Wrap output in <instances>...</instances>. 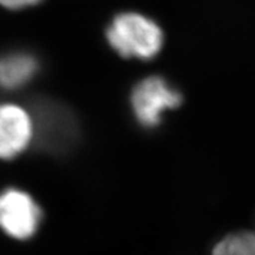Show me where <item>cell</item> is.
I'll return each mask as SVG.
<instances>
[{
    "label": "cell",
    "instance_id": "cell-1",
    "mask_svg": "<svg viewBox=\"0 0 255 255\" xmlns=\"http://www.w3.org/2000/svg\"><path fill=\"white\" fill-rule=\"evenodd\" d=\"M107 39L121 56L148 60L160 51L163 33L148 17L127 12L115 17L107 29Z\"/></svg>",
    "mask_w": 255,
    "mask_h": 255
},
{
    "label": "cell",
    "instance_id": "cell-2",
    "mask_svg": "<svg viewBox=\"0 0 255 255\" xmlns=\"http://www.w3.org/2000/svg\"><path fill=\"white\" fill-rule=\"evenodd\" d=\"M181 103V94L161 77H147L131 93V107L143 127L152 128L160 123L161 114Z\"/></svg>",
    "mask_w": 255,
    "mask_h": 255
},
{
    "label": "cell",
    "instance_id": "cell-3",
    "mask_svg": "<svg viewBox=\"0 0 255 255\" xmlns=\"http://www.w3.org/2000/svg\"><path fill=\"white\" fill-rule=\"evenodd\" d=\"M42 212L25 191L9 189L0 194V228L17 240L30 239L37 232Z\"/></svg>",
    "mask_w": 255,
    "mask_h": 255
},
{
    "label": "cell",
    "instance_id": "cell-4",
    "mask_svg": "<svg viewBox=\"0 0 255 255\" xmlns=\"http://www.w3.org/2000/svg\"><path fill=\"white\" fill-rule=\"evenodd\" d=\"M34 135V121L16 104H0V159H12L24 151Z\"/></svg>",
    "mask_w": 255,
    "mask_h": 255
},
{
    "label": "cell",
    "instance_id": "cell-5",
    "mask_svg": "<svg viewBox=\"0 0 255 255\" xmlns=\"http://www.w3.org/2000/svg\"><path fill=\"white\" fill-rule=\"evenodd\" d=\"M65 111L55 106H44L40 115V134L47 147H60L74 137V124Z\"/></svg>",
    "mask_w": 255,
    "mask_h": 255
},
{
    "label": "cell",
    "instance_id": "cell-6",
    "mask_svg": "<svg viewBox=\"0 0 255 255\" xmlns=\"http://www.w3.org/2000/svg\"><path fill=\"white\" fill-rule=\"evenodd\" d=\"M38 61L29 54H10L0 57V88L17 89L37 73Z\"/></svg>",
    "mask_w": 255,
    "mask_h": 255
},
{
    "label": "cell",
    "instance_id": "cell-7",
    "mask_svg": "<svg viewBox=\"0 0 255 255\" xmlns=\"http://www.w3.org/2000/svg\"><path fill=\"white\" fill-rule=\"evenodd\" d=\"M212 255H255V232H239L225 237Z\"/></svg>",
    "mask_w": 255,
    "mask_h": 255
},
{
    "label": "cell",
    "instance_id": "cell-8",
    "mask_svg": "<svg viewBox=\"0 0 255 255\" xmlns=\"http://www.w3.org/2000/svg\"><path fill=\"white\" fill-rule=\"evenodd\" d=\"M42 0H0V5L7 9H22L40 3Z\"/></svg>",
    "mask_w": 255,
    "mask_h": 255
}]
</instances>
